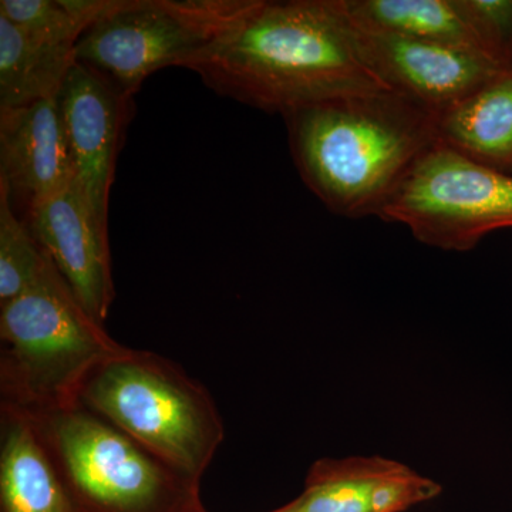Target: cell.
Masks as SVG:
<instances>
[{
  "label": "cell",
  "instance_id": "obj_1",
  "mask_svg": "<svg viewBox=\"0 0 512 512\" xmlns=\"http://www.w3.org/2000/svg\"><path fill=\"white\" fill-rule=\"evenodd\" d=\"M181 67L220 96L282 116L323 101L389 90L360 55L355 28L339 0H255Z\"/></svg>",
  "mask_w": 512,
  "mask_h": 512
},
{
  "label": "cell",
  "instance_id": "obj_2",
  "mask_svg": "<svg viewBox=\"0 0 512 512\" xmlns=\"http://www.w3.org/2000/svg\"><path fill=\"white\" fill-rule=\"evenodd\" d=\"M303 183L333 214L379 215L421 154L437 114L396 92L355 94L284 116Z\"/></svg>",
  "mask_w": 512,
  "mask_h": 512
},
{
  "label": "cell",
  "instance_id": "obj_3",
  "mask_svg": "<svg viewBox=\"0 0 512 512\" xmlns=\"http://www.w3.org/2000/svg\"><path fill=\"white\" fill-rule=\"evenodd\" d=\"M255 0H116L76 45L77 63L128 99L151 74L214 42Z\"/></svg>",
  "mask_w": 512,
  "mask_h": 512
},
{
  "label": "cell",
  "instance_id": "obj_4",
  "mask_svg": "<svg viewBox=\"0 0 512 512\" xmlns=\"http://www.w3.org/2000/svg\"><path fill=\"white\" fill-rule=\"evenodd\" d=\"M377 217L409 228L429 247L468 251L512 228V174L437 141L413 164Z\"/></svg>",
  "mask_w": 512,
  "mask_h": 512
},
{
  "label": "cell",
  "instance_id": "obj_5",
  "mask_svg": "<svg viewBox=\"0 0 512 512\" xmlns=\"http://www.w3.org/2000/svg\"><path fill=\"white\" fill-rule=\"evenodd\" d=\"M94 409L185 473L211 451L210 420L180 383L134 360H113L86 390Z\"/></svg>",
  "mask_w": 512,
  "mask_h": 512
},
{
  "label": "cell",
  "instance_id": "obj_6",
  "mask_svg": "<svg viewBox=\"0 0 512 512\" xmlns=\"http://www.w3.org/2000/svg\"><path fill=\"white\" fill-rule=\"evenodd\" d=\"M0 329L29 379L47 389L69 383L111 352L99 323L87 315L50 259L35 284L2 305Z\"/></svg>",
  "mask_w": 512,
  "mask_h": 512
},
{
  "label": "cell",
  "instance_id": "obj_7",
  "mask_svg": "<svg viewBox=\"0 0 512 512\" xmlns=\"http://www.w3.org/2000/svg\"><path fill=\"white\" fill-rule=\"evenodd\" d=\"M355 33L357 49L377 79L437 116L505 70L466 47L356 28Z\"/></svg>",
  "mask_w": 512,
  "mask_h": 512
},
{
  "label": "cell",
  "instance_id": "obj_8",
  "mask_svg": "<svg viewBox=\"0 0 512 512\" xmlns=\"http://www.w3.org/2000/svg\"><path fill=\"white\" fill-rule=\"evenodd\" d=\"M59 104L74 185L101 227L109 229L111 184L131 99L100 74L76 63L60 90Z\"/></svg>",
  "mask_w": 512,
  "mask_h": 512
},
{
  "label": "cell",
  "instance_id": "obj_9",
  "mask_svg": "<svg viewBox=\"0 0 512 512\" xmlns=\"http://www.w3.org/2000/svg\"><path fill=\"white\" fill-rule=\"evenodd\" d=\"M56 439L70 477L93 503L111 512H144L161 497L158 468L117 431L72 414L56 426Z\"/></svg>",
  "mask_w": 512,
  "mask_h": 512
},
{
  "label": "cell",
  "instance_id": "obj_10",
  "mask_svg": "<svg viewBox=\"0 0 512 512\" xmlns=\"http://www.w3.org/2000/svg\"><path fill=\"white\" fill-rule=\"evenodd\" d=\"M84 311L103 322L113 301L109 229L101 227L76 185L22 218Z\"/></svg>",
  "mask_w": 512,
  "mask_h": 512
},
{
  "label": "cell",
  "instance_id": "obj_11",
  "mask_svg": "<svg viewBox=\"0 0 512 512\" xmlns=\"http://www.w3.org/2000/svg\"><path fill=\"white\" fill-rule=\"evenodd\" d=\"M0 184L23 218L74 184L59 96L0 111Z\"/></svg>",
  "mask_w": 512,
  "mask_h": 512
},
{
  "label": "cell",
  "instance_id": "obj_12",
  "mask_svg": "<svg viewBox=\"0 0 512 512\" xmlns=\"http://www.w3.org/2000/svg\"><path fill=\"white\" fill-rule=\"evenodd\" d=\"M437 140L477 163L512 174V69L440 113Z\"/></svg>",
  "mask_w": 512,
  "mask_h": 512
},
{
  "label": "cell",
  "instance_id": "obj_13",
  "mask_svg": "<svg viewBox=\"0 0 512 512\" xmlns=\"http://www.w3.org/2000/svg\"><path fill=\"white\" fill-rule=\"evenodd\" d=\"M76 63V45L43 39L0 16V111L59 96Z\"/></svg>",
  "mask_w": 512,
  "mask_h": 512
},
{
  "label": "cell",
  "instance_id": "obj_14",
  "mask_svg": "<svg viewBox=\"0 0 512 512\" xmlns=\"http://www.w3.org/2000/svg\"><path fill=\"white\" fill-rule=\"evenodd\" d=\"M339 2L350 23L363 32L412 37L484 53L473 26L468 22L461 0Z\"/></svg>",
  "mask_w": 512,
  "mask_h": 512
},
{
  "label": "cell",
  "instance_id": "obj_15",
  "mask_svg": "<svg viewBox=\"0 0 512 512\" xmlns=\"http://www.w3.org/2000/svg\"><path fill=\"white\" fill-rule=\"evenodd\" d=\"M6 512H70L59 481L26 427L9 431L0 461Z\"/></svg>",
  "mask_w": 512,
  "mask_h": 512
},
{
  "label": "cell",
  "instance_id": "obj_16",
  "mask_svg": "<svg viewBox=\"0 0 512 512\" xmlns=\"http://www.w3.org/2000/svg\"><path fill=\"white\" fill-rule=\"evenodd\" d=\"M393 464L379 457L320 461L305 493L293 501L295 512H373L377 487Z\"/></svg>",
  "mask_w": 512,
  "mask_h": 512
},
{
  "label": "cell",
  "instance_id": "obj_17",
  "mask_svg": "<svg viewBox=\"0 0 512 512\" xmlns=\"http://www.w3.org/2000/svg\"><path fill=\"white\" fill-rule=\"evenodd\" d=\"M116 0H2L0 16L33 35L77 45Z\"/></svg>",
  "mask_w": 512,
  "mask_h": 512
},
{
  "label": "cell",
  "instance_id": "obj_18",
  "mask_svg": "<svg viewBox=\"0 0 512 512\" xmlns=\"http://www.w3.org/2000/svg\"><path fill=\"white\" fill-rule=\"evenodd\" d=\"M49 258L0 184V302L12 301L45 271Z\"/></svg>",
  "mask_w": 512,
  "mask_h": 512
},
{
  "label": "cell",
  "instance_id": "obj_19",
  "mask_svg": "<svg viewBox=\"0 0 512 512\" xmlns=\"http://www.w3.org/2000/svg\"><path fill=\"white\" fill-rule=\"evenodd\" d=\"M481 49L503 69H512V0H461Z\"/></svg>",
  "mask_w": 512,
  "mask_h": 512
},
{
  "label": "cell",
  "instance_id": "obj_20",
  "mask_svg": "<svg viewBox=\"0 0 512 512\" xmlns=\"http://www.w3.org/2000/svg\"><path fill=\"white\" fill-rule=\"evenodd\" d=\"M441 487L394 461L392 470L377 487L373 512H402L439 495Z\"/></svg>",
  "mask_w": 512,
  "mask_h": 512
},
{
  "label": "cell",
  "instance_id": "obj_21",
  "mask_svg": "<svg viewBox=\"0 0 512 512\" xmlns=\"http://www.w3.org/2000/svg\"><path fill=\"white\" fill-rule=\"evenodd\" d=\"M275 512H295V504H289L288 507L282 508V510H278Z\"/></svg>",
  "mask_w": 512,
  "mask_h": 512
}]
</instances>
